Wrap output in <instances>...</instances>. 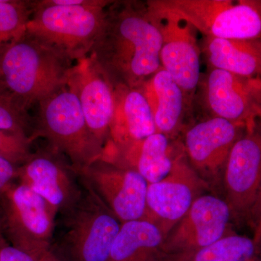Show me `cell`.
Returning a JSON list of instances; mask_svg holds the SVG:
<instances>
[{
	"instance_id": "cell-16",
	"label": "cell",
	"mask_w": 261,
	"mask_h": 261,
	"mask_svg": "<svg viewBox=\"0 0 261 261\" xmlns=\"http://www.w3.org/2000/svg\"><path fill=\"white\" fill-rule=\"evenodd\" d=\"M243 126L216 117L196 123L187 130L185 149L197 169L216 172L224 167Z\"/></svg>"
},
{
	"instance_id": "cell-13",
	"label": "cell",
	"mask_w": 261,
	"mask_h": 261,
	"mask_svg": "<svg viewBox=\"0 0 261 261\" xmlns=\"http://www.w3.org/2000/svg\"><path fill=\"white\" fill-rule=\"evenodd\" d=\"M230 214L227 202L200 195L166 237L161 257L195 251L217 241L225 236Z\"/></svg>"
},
{
	"instance_id": "cell-4",
	"label": "cell",
	"mask_w": 261,
	"mask_h": 261,
	"mask_svg": "<svg viewBox=\"0 0 261 261\" xmlns=\"http://www.w3.org/2000/svg\"><path fill=\"white\" fill-rule=\"evenodd\" d=\"M111 1L87 0L82 5H55L50 0L32 1L27 32L68 61L89 56Z\"/></svg>"
},
{
	"instance_id": "cell-23",
	"label": "cell",
	"mask_w": 261,
	"mask_h": 261,
	"mask_svg": "<svg viewBox=\"0 0 261 261\" xmlns=\"http://www.w3.org/2000/svg\"><path fill=\"white\" fill-rule=\"evenodd\" d=\"M32 1L0 0V51L27 32Z\"/></svg>"
},
{
	"instance_id": "cell-18",
	"label": "cell",
	"mask_w": 261,
	"mask_h": 261,
	"mask_svg": "<svg viewBox=\"0 0 261 261\" xmlns=\"http://www.w3.org/2000/svg\"><path fill=\"white\" fill-rule=\"evenodd\" d=\"M113 94L114 110L108 142L123 145L157 132L150 107L140 89L118 86L113 87Z\"/></svg>"
},
{
	"instance_id": "cell-25",
	"label": "cell",
	"mask_w": 261,
	"mask_h": 261,
	"mask_svg": "<svg viewBox=\"0 0 261 261\" xmlns=\"http://www.w3.org/2000/svg\"><path fill=\"white\" fill-rule=\"evenodd\" d=\"M32 142L27 136L0 130V156L18 167L32 154Z\"/></svg>"
},
{
	"instance_id": "cell-7",
	"label": "cell",
	"mask_w": 261,
	"mask_h": 261,
	"mask_svg": "<svg viewBox=\"0 0 261 261\" xmlns=\"http://www.w3.org/2000/svg\"><path fill=\"white\" fill-rule=\"evenodd\" d=\"M191 24L204 37L249 39L261 37L259 1L153 0Z\"/></svg>"
},
{
	"instance_id": "cell-28",
	"label": "cell",
	"mask_w": 261,
	"mask_h": 261,
	"mask_svg": "<svg viewBox=\"0 0 261 261\" xmlns=\"http://www.w3.org/2000/svg\"><path fill=\"white\" fill-rule=\"evenodd\" d=\"M253 207H255L257 216L256 233H255V238H254V240L258 244L261 240V183L258 194H257L256 200H255Z\"/></svg>"
},
{
	"instance_id": "cell-8",
	"label": "cell",
	"mask_w": 261,
	"mask_h": 261,
	"mask_svg": "<svg viewBox=\"0 0 261 261\" xmlns=\"http://www.w3.org/2000/svg\"><path fill=\"white\" fill-rule=\"evenodd\" d=\"M146 5L162 36L161 68L171 75L185 96H191L200 78L201 49L196 30L185 19L154 4L153 0L146 1Z\"/></svg>"
},
{
	"instance_id": "cell-14",
	"label": "cell",
	"mask_w": 261,
	"mask_h": 261,
	"mask_svg": "<svg viewBox=\"0 0 261 261\" xmlns=\"http://www.w3.org/2000/svg\"><path fill=\"white\" fill-rule=\"evenodd\" d=\"M65 85L76 96L89 129L105 147L114 110L112 84L87 56L72 65Z\"/></svg>"
},
{
	"instance_id": "cell-11",
	"label": "cell",
	"mask_w": 261,
	"mask_h": 261,
	"mask_svg": "<svg viewBox=\"0 0 261 261\" xmlns=\"http://www.w3.org/2000/svg\"><path fill=\"white\" fill-rule=\"evenodd\" d=\"M202 187L195 170L178 158L166 177L147 187V221L155 224L166 238L200 197Z\"/></svg>"
},
{
	"instance_id": "cell-3",
	"label": "cell",
	"mask_w": 261,
	"mask_h": 261,
	"mask_svg": "<svg viewBox=\"0 0 261 261\" xmlns=\"http://www.w3.org/2000/svg\"><path fill=\"white\" fill-rule=\"evenodd\" d=\"M73 65L25 32L0 51V85L29 111L66 84Z\"/></svg>"
},
{
	"instance_id": "cell-9",
	"label": "cell",
	"mask_w": 261,
	"mask_h": 261,
	"mask_svg": "<svg viewBox=\"0 0 261 261\" xmlns=\"http://www.w3.org/2000/svg\"><path fill=\"white\" fill-rule=\"evenodd\" d=\"M121 223L147 220L148 183L138 173L98 159L80 172Z\"/></svg>"
},
{
	"instance_id": "cell-10",
	"label": "cell",
	"mask_w": 261,
	"mask_h": 261,
	"mask_svg": "<svg viewBox=\"0 0 261 261\" xmlns=\"http://www.w3.org/2000/svg\"><path fill=\"white\" fill-rule=\"evenodd\" d=\"M204 99L211 117L252 129L261 118V78L211 68L204 86Z\"/></svg>"
},
{
	"instance_id": "cell-31",
	"label": "cell",
	"mask_w": 261,
	"mask_h": 261,
	"mask_svg": "<svg viewBox=\"0 0 261 261\" xmlns=\"http://www.w3.org/2000/svg\"><path fill=\"white\" fill-rule=\"evenodd\" d=\"M259 2H260V8H261V1H259Z\"/></svg>"
},
{
	"instance_id": "cell-21",
	"label": "cell",
	"mask_w": 261,
	"mask_h": 261,
	"mask_svg": "<svg viewBox=\"0 0 261 261\" xmlns=\"http://www.w3.org/2000/svg\"><path fill=\"white\" fill-rule=\"evenodd\" d=\"M165 240L161 229L147 220L122 223L108 261H160Z\"/></svg>"
},
{
	"instance_id": "cell-24",
	"label": "cell",
	"mask_w": 261,
	"mask_h": 261,
	"mask_svg": "<svg viewBox=\"0 0 261 261\" xmlns=\"http://www.w3.org/2000/svg\"><path fill=\"white\" fill-rule=\"evenodd\" d=\"M0 130L27 136L31 139L33 126L28 111L0 85Z\"/></svg>"
},
{
	"instance_id": "cell-22",
	"label": "cell",
	"mask_w": 261,
	"mask_h": 261,
	"mask_svg": "<svg viewBox=\"0 0 261 261\" xmlns=\"http://www.w3.org/2000/svg\"><path fill=\"white\" fill-rule=\"evenodd\" d=\"M160 261H261L258 244L247 237L224 236L195 251L164 255Z\"/></svg>"
},
{
	"instance_id": "cell-2",
	"label": "cell",
	"mask_w": 261,
	"mask_h": 261,
	"mask_svg": "<svg viewBox=\"0 0 261 261\" xmlns=\"http://www.w3.org/2000/svg\"><path fill=\"white\" fill-rule=\"evenodd\" d=\"M80 175V195L57 216L51 250L63 261H108L121 223Z\"/></svg>"
},
{
	"instance_id": "cell-12",
	"label": "cell",
	"mask_w": 261,
	"mask_h": 261,
	"mask_svg": "<svg viewBox=\"0 0 261 261\" xmlns=\"http://www.w3.org/2000/svg\"><path fill=\"white\" fill-rule=\"evenodd\" d=\"M16 179L47 201L58 214L74 202L81 190L80 173L50 148L32 153L18 166Z\"/></svg>"
},
{
	"instance_id": "cell-29",
	"label": "cell",
	"mask_w": 261,
	"mask_h": 261,
	"mask_svg": "<svg viewBox=\"0 0 261 261\" xmlns=\"http://www.w3.org/2000/svg\"><path fill=\"white\" fill-rule=\"evenodd\" d=\"M37 261H63L53 250H49L46 252L42 256L39 257Z\"/></svg>"
},
{
	"instance_id": "cell-20",
	"label": "cell",
	"mask_w": 261,
	"mask_h": 261,
	"mask_svg": "<svg viewBox=\"0 0 261 261\" xmlns=\"http://www.w3.org/2000/svg\"><path fill=\"white\" fill-rule=\"evenodd\" d=\"M204 38L201 49L211 68L261 78V37L249 39Z\"/></svg>"
},
{
	"instance_id": "cell-5",
	"label": "cell",
	"mask_w": 261,
	"mask_h": 261,
	"mask_svg": "<svg viewBox=\"0 0 261 261\" xmlns=\"http://www.w3.org/2000/svg\"><path fill=\"white\" fill-rule=\"evenodd\" d=\"M31 140L44 137L77 172L100 159L104 146L89 129L76 96L66 85L38 103Z\"/></svg>"
},
{
	"instance_id": "cell-26",
	"label": "cell",
	"mask_w": 261,
	"mask_h": 261,
	"mask_svg": "<svg viewBox=\"0 0 261 261\" xmlns=\"http://www.w3.org/2000/svg\"><path fill=\"white\" fill-rule=\"evenodd\" d=\"M18 166L0 156V194L16 179Z\"/></svg>"
},
{
	"instance_id": "cell-17",
	"label": "cell",
	"mask_w": 261,
	"mask_h": 261,
	"mask_svg": "<svg viewBox=\"0 0 261 261\" xmlns=\"http://www.w3.org/2000/svg\"><path fill=\"white\" fill-rule=\"evenodd\" d=\"M100 159L119 167L133 170L148 185L161 181L172 169L168 137L156 133L143 140L116 146L107 142Z\"/></svg>"
},
{
	"instance_id": "cell-15",
	"label": "cell",
	"mask_w": 261,
	"mask_h": 261,
	"mask_svg": "<svg viewBox=\"0 0 261 261\" xmlns=\"http://www.w3.org/2000/svg\"><path fill=\"white\" fill-rule=\"evenodd\" d=\"M230 209L242 213L253 207L261 183V135L249 129L233 145L224 166Z\"/></svg>"
},
{
	"instance_id": "cell-30",
	"label": "cell",
	"mask_w": 261,
	"mask_h": 261,
	"mask_svg": "<svg viewBox=\"0 0 261 261\" xmlns=\"http://www.w3.org/2000/svg\"><path fill=\"white\" fill-rule=\"evenodd\" d=\"M3 238L2 237L1 233H0V245H1L2 241H3Z\"/></svg>"
},
{
	"instance_id": "cell-27",
	"label": "cell",
	"mask_w": 261,
	"mask_h": 261,
	"mask_svg": "<svg viewBox=\"0 0 261 261\" xmlns=\"http://www.w3.org/2000/svg\"><path fill=\"white\" fill-rule=\"evenodd\" d=\"M0 261H37L27 252L5 243L4 238L0 245Z\"/></svg>"
},
{
	"instance_id": "cell-19",
	"label": "cell",
	"mask_w": 261,
	"mask_h": 261,
	"mask_svg": "<svg viewBox=\"0 0 261 261\" xmlns=\"http://www.w3.org/2000/svg\"><path fill=\"white\" fill-rule=\"evenodd\" d=\"M148 102L156 132L173 135L183 118L186 96L171 75L162 68L139 87Z\"/></svg>"
},
{
	"instance_id": "cell-1",
	"label": "cell",
	"mask_w": 261,
	"mask_h": 261,
	"mask_svg": "<svg viewBox=\"0 0 261 261\" xmlns=\"http://www.w3.org/2000/svg\"><path fill=\"white\" fill-rule=\"evenodd\" d=\"M162 36L146 2L111 1L90 57L113 87L139 88L161 69Z\"/></svg>"
},
{
	"instance_id": "cell-6",
	"label": "cell",
	"mask_w": 261,
	"mask_h": 261,
	"mask_svg": "<svg viewBox=\"0 0 261 261\" xmlns=\"http://www.w3.org/2000/svg\"><path fill=\"white\" fill-rule=\"evenodd\" d=\"M58 214L41 196L12 183L0 194V233L34 258L50 250Z\"/></svg>"
}]
</instances>
